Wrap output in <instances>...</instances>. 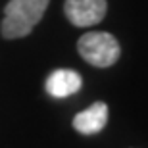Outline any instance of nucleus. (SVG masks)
<instances>
[{"mask_svg": "<svg viewBox=\"0 0 148 148\" xmlns=\"http://www.w3.org/2000/svg\"><path fill=\"white\" fill-rule=\"evenodd\" d=\"M83 85L81 75L73 69H56L46 79V90L54 98H66L75 94Z\"/></svg>", "mask_w": 148, "mask_h": 148, "instance_id": "39448f33", "label": "nucleus"}, {"mask_svg": "<svg viewBox=\"0 0 148 148\" xmlns=\"http://www.w3.org/2000/svg\"><path fill=\"white\" fill-rule=\"evenodd\" d=\"M108 123V106L106 102H94L87 110L79 112L73 117V129L81 135H96Z\"/></svg>", "mask_w": 148, "mask_h": 148, "instance_id": "20e7f679", "label": "nucleus"}, {"mask_svg": "<svg viewBox=\"0 0 148 148\" xmlns=\"http://www.w3.org/2000/svg\"><path fill=\"white\" fill-rule=\"evenodd\" d=\"M50 0H10L4 8V17L0 23V33L4 38L27 37L35 29Z\"/></svg>", "mask_w": 148, "mask_h": 148, "instance_id": "f257e3e1", "label": "nucleus"}, {"mask_svg": "<svg viewBox=\"0 0 148 148\" xmlns=\"http://www.w3.org/2000/svg\"><path fill=\"white\" fill-rule=\"evenodd\" d=\"M77 50L85 62L94 67H110L121 56L117 38L106 31H88L77 40Z\"/></svg>", "mask_w": 148, "mask_h": 148, "instance_id": "f03ea898", "label": "nucleus"}, {"mask_svg": "<svg viewBox=\"0 0 148 148\" xmlns=\"http://www.w3.org/2000/svg\"><path fill=\"white\" fill-rule=\"evenodd\" d=\"M108 12L106 0H66L64 14L75 27H92L104 19Z\"/></svg>", "mask_w": 148, "mask_h": 148, "instance_id": "7ed1b4c3", "label": "nucleus"}]
</instances>
